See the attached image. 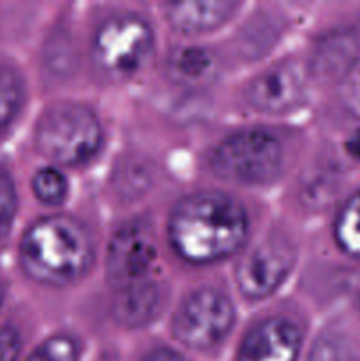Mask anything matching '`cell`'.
I'll return each instance as SVG.
<instances>
[{"label": "cell", "mask_w": 360, "mask_h": 361, "mask_svg": "<svg viewBox=\"0 0 360 361\" xmlns=\"http://www.w3.org/2000/svg\"><path fill=\"white\" fill-rule=\"evenodd\" d=\"M247 217L236 201L219 192H200L176 204L169 217V240L193 263H214L240 249Z\"/></svg>", "instance_id": "obj_1"}, {"label": "cell", "mask_w": 360, "mask_h": 361, "mask_svg": "<svg viewBox=\"0 0 360 361\" xmlns=\"http://www.w3.org/2000/svg\"><path fill=\"white\" fill-rule=\"evenodd\" d=\"M87 233L69 217H46L35 222L21 242V263L28 275L46 284H69L90 263Z\"/></svg>", "instance_id": "obj_2"}, {"label": "cell", "mask_w": 360, "mask_h": 361, "mask_svg": "<svg viewBox=\"0 0 360 361\" xmlns=\"http://www.w3.org/2000/svg\"><path fill=\"white\" fill-rule=\"evenodd\" d=\"M210 162L221 178L265 185L281 173L282 147L268 130L244 129L224 137L212 152Z\"/></svg>", "instance_id": "obj_3"}, {"label": "cell", "mask_w": 360, "mask_h": 361, "mask_svg": "<svg viewBox=\"0 0 360 361\" xmlns=\"http://www.w3.org/2000/svg\"><path fill=\"white\" fill-rule=\"evenodd\" d=\"M101 140L97 116L76 102L53 106L37 126V143L42 154L66 166L88 161L99 150Z\"/></svg>", "instance_id": "obj_4"}, {"label": "cell", "mask_w": 360, "mask_h": 361, "mask_svg": "<svg viewBox=\"0 0 360 361\" xmlns=\"http://www.w3.org/2000/svg\"><path fill=\"white\" fill-rule=\"evenodd\" d=\"M154 35L147 21L134 14H120L106 21L94 39V53L104 73L115 78L136 74L148 60Z\"/></svg>", "instance_id": "obj_5"}, {"label": "cell", "mask_w": 360, "mask_h": 361, "mask_svg": "<svg viewBox=\"0 0 360 361\" xmlns=\"http://www.w3.org/2000/svg\"><path fill=\"white\" fill-rule=\"evenodd\" d=\"M235 310L226 295L200 289L180 305L173 321V334L193 349H210L232 330Z\"/></svg>", "instance_id": "obj_6"}, {"label": "cell", "mask_w": 360, "mask_h": 361, "mask_svg": "<svg viewBox=\"0 0 360 361\" xmlns=\"http://www.w3.org/2000/svg\"><path fill=\"white\" fill-rule=\"evenodd\" d=\"M157 243L143 222L124 226L108 249V277L116 289L155 281Z\"/></svg>", "instance_id": "obj_7"}, {"label": "cell", "mask_w": 360, "mask_h": 361, "mask_svg": "<svg viewBox=\"0 0 360 361\" xmlns=\"http://www.w3.org/2000/svg\"><path fill=\"white\" fill-rule=\"evenodd\" d=\"M295 263V250L288 240L270 236L258 243L236 268L240 291L249 298H265L284 282Z\"/></svg>", "instance_id": "obj_8"}, {"label": "cell", "mask_w": 360, "mask_h": 361, "mask_svg": "<svg viewBox=\"0 0 360 361\" xmlns=\"http://www.w3.org/2000/svg\"><path fill=\"white\" fill-rule=\"evenodd\" d=\"M247 97L261 111L286 113L295 109L304 97V80L299 66L284 62L267 69L251 81Z\"/></svg>", "instance_id": "obj_9"}, {"label": "cell", "mask_w": 360, "mask_h": 361, "mask_svg": "<svg viewBox=\"0 0 360 361\" xmlns=\"http://www.w3.org/2000/svg\"><path fill=\"white\" fill-rule=\"evenodd\" d=\"M300 342L302 335L295 323L272 317L247 334L239 361H296Z\"/></svg>", "instance_id": "obj_10"}, {"label": "cell", "mask_w": 360, "mask_h": 361, "mask_svg": "<svg viewBox=\"0 0 360 361\" xmlns=\"http://www.w3.org/2000/svg\"><path fill=\"white\" fill-rule=\"evenodd\" d=\"M235 9V2L194 0V2L169 4L166 13L176 30L184 34H205L226 23Z\"/></svg>", "instance_id": "obj_11"}, {"label": "cell", "mask_w": 360, "mask_h": 361, "mask_svg": "<svg viewBox=\"0 0 360 361\" xmlns=\"http://www.w3.org/2000/svg\"><path fill=\"white\" fill-rule=\"evenodd\" d=\"M162 288L157 281L116 289L113 310L120 323L127 326H143L159 314L162 305Z\"/></svg>", "instance_id": "obj_12"}, {"label": "cell", "mask_w": 360, "mask_h": 361, "mask_svg": "<svg viewBox=\"0 0 360 361\" xmlns=\"http://www.w3.org/2000/svg\"><path fill=\"white\" fill-rule=\"evenodd\" d=\"M359 39L352 32H334L318 44L313 56V71L321 80H344L356 66Z\"/></svg>", "instance_id": "obj_13"}, {"label": "cell", "mask_w": 360, "mask_h": 361, "mask_svg": "<svg viewBox=\"0 0 360 361\" xmlns=\"http://www.w3.org/2000/svg\"><path fill=\"white\" fill-rule=\"evenodd\" d=\"M168 69L173 80L189 87L208 85L217 73L214 56L207 49L193 46L176 49L169 59Z\"/></svg>", "instance_id": "obj_14"}, {"label": "cell", "mask_w": 360, "mask_h": 361, "mask_svg": "<svg viewBox=\"0 0 360 361\" xmlns=\"http://www.w3.org/2000/svg\"><path fill=\"white\" fill-rule=\"evenodd\" d=\"M335 240L346 254L360 257V190L342 207L335 221Z\"/></svg>", "instance_id": "obj_15"}, {"label": "cell", "mask_w": 360, "mask_h": 361, "mask_svg": "<svg viewBox=\"0 0 360 361\" xmlns=\"http://www.w3.org/2000/svg\"><path fill=\"white\" fill-rule=\"evenodd\" d=\"M21 97L23 88L18 74L9 67L0 66V129L14 118L21 104Z\"/></svg>", "instance_id": "obj_16"}, {"label": "cell", "mask_w": 360, "mask_h": 361, "mask_svg": "<svg viewBox=\"0 0 360 361\" xmlns=\"http://www.w3.org/2000/svg\"><path fill=\"white\" fill-rule=\"evenodd\" d=\"M307 361H356V353L344 335L327 334L318 338Z\"/></svg>", "instance_id": "obj_17"}, {"label": "cell", "mask_w": 360, "mask_h": 361, "mask_svg": "<svg viewBox=\"0 0 360 361\" xmlns=\"http://www.w3.org/2000/svg\"><path fill=\"white\" fill-rule=\"evenodd\" d=\"M32 187H34L35 196L48 204L62 203L67 194L66 176L53 168H44L35 173Z\"/></svg>", "instance_id": "obj_18"}, {"label": "cell", "mask_w": 360, "mask_h": 361, "mask_svg": "<svg viewBox=\"0 0 360 361\" xmlns=\"http://www.w3.org/2000/svg\"><path fill=\"white\" fill-rule=\"evenodd\" d=\"M16 215V189L9 173L0 166V242L9 235Z\"/></svg>", "instance_id": "obj_19"}, {"label": "cell", "mask_w": 360, "mask_h": 361, "mask_svg": "<svg viewBox=\"0 0 360 361\" xmlns=\"http://www.w3.org/2000/svg\"><path fill=\"white\" fill-rule=\"evenodd\" d=\"M76 344L69 337H53L32 353L27 361H76Z\"/></svg>", "instance_id": "obj_20"}, {"label": "cell", "mask_w": 360, "mask_h": 361, "mask_svg": "<svg viewBox=\"0 0 360 361\" xmlns=\"http://www.w3.org/2000/svg\"><path fill=\"white\" fill-rule=\"evenodd\" d=\"M342 101L353 115L360 116V63H356L342 80Z\"/></svg>", "instance_id": "obj_21"}, {"label": "cell", "mask_w": 360, "mask_h": 361, "mask_svg": "<svg viewBox=\"0 0 360 361\" xmlns=\"http://www.w3.org/2000/svg\"><path fill=\"white\" fill-rule=\"evenodd\" d=\"M20 355V337L11 328L0 330V361H16Z\"/></svg>", "instance_id": "obj_22"}, {"label": "cell", "mask_w": 360, "mask_h": 361, "mask_svg": "<svg viewBox=\"0 0 360 361\" xmlns=\"http://www.w3.org/2000/svg\"><path fill=\"white\" fill-rule=\"evenodd\" d=\"M143 361H187L179 353L172 351V349H155L150 355L145 356Z\"/></svg>", "instance_id": "obj_23"}, {"label": "cell", "mask_w": 360, "mask_h": 361, "mask_svg": "<svg viewBox=\"0 0 360 361\" xmlns=\"http://www.w3.org/2000/svg\"><path fill=\"white\" fill-rule=\"evenodd\" d=\"M346 147H348V152L353 155V157L360 159V129L356 130L352 137H349Z\"/></svg>", "instance_id": "obj_24"}, {"label": "cell", "mask_w": 360, "mask_h": 361, "mask_svg": "<svg viewBox=\"0 0 360 361\" xmlns=\"http://www.w3.org/2000/svg\"><path fill=\"white\" fill-rule=\"evenodd\" d=\"M4 298H6V291H4V284H2V282H0V309H2Z\"/></svg>", "instance_id": "obj_25"}]
</instances>
